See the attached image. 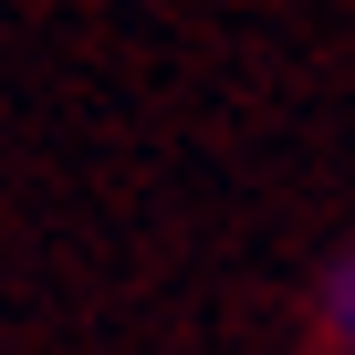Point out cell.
<instances>
[{"mask_svg": "<svg viewBox=\"0 0 355 355\" xmlns=\"http://www.w3.org/2000/svg\"><path fill=\"white\" fill-rule=\"evenodd\" d=\"M303 334L313 355H355V241H334L303 282Z\"/></svg>", "mask_w": 355, "mask_h": 355, "instance_id": "6da1fadb", "label": "cell"}]
</instances>
